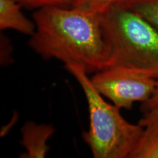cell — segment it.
Here are the masks:
<instances>
[{"label": "cell", "instance_id": "obj_1", "mask_svg": "<svg viewBox=\"0 0 158 158\" xmlns=\"http://www.w3.org/2000/svg\"><path fill=\"white\" fill-rule=\"evenodd\" d=\"M102 7L84 2L36 10L32 14L36 29L28 45L43 59L78 64L88 74L109 68L111 56L102 33Z\"/></svg>", "mask_w": 158, "mask_h": 158}, {"label": "cell", "instance_id": "obj_2", "mask_svg": "<svg viewBox=\"0 0 158 158\" xmlns=\"http://www.w3.org/2000/svg\"><path fill=\"white\" fill-rule=\"evenodd\" d=\"M101 26L111 56L110 67L158 79V31L151 23L126 6L111 5H103Z\"/></svg>", "mask_w": 158, "mask_h": 158}, {"label": "cell", "instance_id": "obj_3", "mask_svg": "<svg viewBox=\"0 0 158 158\" xmlns=\"http://www.w3.org/2000/svg\"><path fill=\"white\" fill-rule=\"evenodd\" d=\"M64 68L81 87L88 104L89 130L83 139L94 158H129L141 136L143 127L131 124L115 105L108 103L94 88L88 73L78 64L69 63Z\"/></svg>", "mask_w": 158, "mask_h": 158}, {"label": "cell", "instance_id": "obj_4", "mask_svg": "<svg viewBox=\"0 0 158 158\" xmlns=\"http://www.w3.org/2000/svg\"><path fill=\"white\" fill-rule=\"evenodd\" d=\"M91 81L99 93L114 105L130 110L135 102L143 103L149 100L157 79L130 69L110 67L95 73Z\"/></svg>", "mask_w": 158, "mask_h": 158}, {"label": "cell", "instance_id": "obj_5", "mask_svg": "<svg viewBox=\"0 0 158 158\" xmlns=\"http://www.w3.org/2000/svg\"><path fill=\"white\" fill-rule=\"evenodd\" d=\"M55 133V128L49 124H37L33 121L25 122L21 129V144L24 147L25 152L21 158L45 157L50 147L48 141Z\"/></svg>", "mask_w": 158, "mask_h": 158}, {"label": "cell", "instance_id": "obj_6", "mask_svg": "<svg viewBox=\"0 0 158 158\" xmlns=\"http://www.w3.org/2000/svg\"><path fill=\"white\" fill-rule=\"evenodd\" d=\"M143 131L129 158H158V106L144 111Z\"/></svg>", "mask_w": 158, "mask_h": 158}, {"label": "cell", "instance_id": "obj_7", "mask_svg": "<svg viewBox=\"0 0 158 158\" xmlns=\"http://www.w3.org/2000/svg\"><path fill=\"white\" fill-rule=\"evenodd\" d=\"M21 5L15 0H0V29H12L31 36L36 29L35 21L25 16Z\"/></svg>", "mask_w": 158, "mask_h": 158}, {"label": "cell", "instance_id": "obj_8", "mask_svg": "<svg viewBox=\"0 0 158 158\" xmlns=\"http://www.w3.org/2000/svg\"><path fill=\"white\" fill-rule=\"evenodd\" d=\"M122 5L146 19L158 31V0H130Z\"/></svg>", "mask_w": 158, "mask_h": 158}, {"label": "cell", "instance_id": "obj_9", "mask_svg": "<svg viewBox=\"0 0 158 158\" xmlns=\"http://www.w3.org/2000/svg\"><path fill=\"white\" fill-rule=\"evenodd\" d=\"M28 10H38L46 7H71L83 4V0H15Z\"/></svg>", "mask_w": 158, "mask_h": 158}, {"label": "cell", "instance_id": "obj_10", "mask_svg": "<svg viewBox=\"0 0 158 158\" xmlns=\"http://www.w3.org/2000/svg\"><path fill=\"white\" fill-rule=\"evenodd\" d=\"M157 106H158V79L157 81V86H156L155 92H154L152 96L150 98V99L148 101L142 103L141 110H143V111H146V110H149L150 108Z\"/></svg>", "mask_w": 158, "mask_h": 158}, {"label": "cell", "instance_id": "obj_11", "mask_svg": "<svg viewBox=\"0 0 158 158\" xmlns=\"http://www.w3.org/2000/svg\"><path fill=\"white\" fill-rule=\"evenodd\" d=\"M130 0H83V3L84 2H92L96 4H100L102 5H111L122 4Z\"/></svg>", "mask_w": 158, "mask_h": 158}]
</instances>
